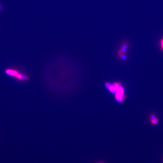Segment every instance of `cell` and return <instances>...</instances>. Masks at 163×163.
<instances>
[{
  "label": "cell",
  "mask_w": 163,
  "mask_h": 163,
  "mask_svg": "<svg viewBox=\"0 0 163 163\" xmlns=\"http://www.w3.org/2000/svg\"><path fill=\"white\" fill-rule=\"evenodd\" d=\"M106 87L109 91L113 93H115L117 91L118 88L121 86V83L120 82H115L111 84L109 83H106Z\"/></svg>",
  "instance_id": "2"
},
{
  "label": "cell",
  "mask_w": 163,
  "mask_h": 163,
  "mask_svg": "<svg viewBox=\"0 0 163 163\" xmlns=\"http://www.w3.org/2000/svg\"><path fill=\"white\" fill-rule=\"evenodd\" d=\"M159 120L157 118H155L151 119V123L153 125H155V124H156L158 123V122H159Z\"/></svg>",
  "instance_id": "5"
},
{
  "label": "cell",
  "mask_w": 163,
  "mask_h": 163,
  "mask_svg": "<svg viewBox=\"0 0 163 163\" xmlns=\"http://www.w3.org/2000/svg\"><path fill=\"white\" fill-rule=\"evenodd\" d=\"M128 47V43L127 42H124L122 45L121 46L119 49L118 53L119 57L122 59H124L125 58V54L127 51Z\"/></svg>",
  "instance_id": "3"
},
{
  "label": "cell",
  "mask_w": 163,
  "mask_h": 163,
  "mask_svg": "<svg viewBox=\"0 0 163 163\" xmlns=\"http://www.w3.org/2000/svg\"><path fill=\"white\" fill-rule=\"evenodd\" d=\"M6 72L8 75L12 76L15 77L16 76L20 73L17 70H13V69H9L6 70Z\"/></svg>",
  "instance_id": "4"
},
{
  "label": "cell",
  "mask_w": 163,
  "mask_h": 163,
  "mask_svg": "<svg viewBox=\"0 0 163 163\" xmlns=\"http://www.w3.org/2000/svg\"></svg>",
  "instance_id": "8"
},
{
  "label": "cell",
  "mask_w": 163,
  "mask_h": 163,
  "mask_svg": "<svg viewBox=\"0 0 163 163\" xmlns=\"http://www.w3.org/2000/svg\"><path fill=\"white\" fill-rule=\"evenodd\" d=\"M160 47L161 49L163 51V38L161 39L160 41Z\"/></svg>",
  "instance_id": "6"
},
{
  "label": "cell",
  "mask_w": 163,
  "mask_h": 163,
  "mask_svg": "<svg viewBox=\"0 0 163 163\" xmlns=\"http://www.w3.org/2000/svg\"><path fill=\"white\" fill-rule=\"evenodd\" d=\"M126 96L125 95V90L122 85L118 88L115 93V98L119 102H122L125 99Z\"/></svg>",
  "instance_id": "1"
},
{
  "label": "cell",
  "mask_w": 163,
  "mask_h": 163,
  "mask_svg": "<svg viewBox=\"0 0 163 163\" xmlns=\"http://www.w3.org/2000/svg\"><path fill=\"white\" fill-rule=\"evenodd\" d=\"M2 5L0 4V12H1V11L2 10Z\"/></svg>",
  "instance_id": "7"
}]
</instances>
